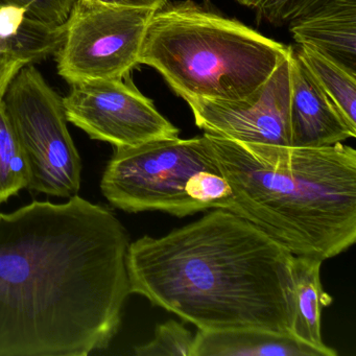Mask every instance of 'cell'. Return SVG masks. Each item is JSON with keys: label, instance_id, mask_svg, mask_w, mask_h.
<instances>
[{"label": "cell", "instance_id": "3", "mask_svg": "<svg viewBox=\"0 0 356 356\" xmlns=\"http://www.w3.org/2000/svg\"><path fill=\"white\" fill-rule=\"evenodd\" d=\"M232 191L226 211L255 225L293 255L324 260L356 241V151L258 145L204 134Z\"/></svg>", "mask_w": 356, "mask_h": 356}, {"label": "cell", "instance_id": "17", "mask_svg": "<svg viewBox=\"0 0 356 356\" xmlns=\"http://www.w3.org/2000/svg\"><path fill=\"white\" fill-rule=\"evenodd\" d=\"M195 335L176 321L158 325L155 337L149 343L135 347L138 356H193Z\"/></svg>", "mask_w": 356, "mask_h": 356}, {"label": "cell", "instance_id": "22", "mask_svg": "<svg viewBox=\"0 0 356 356\" xmlns=\"http://www.w3.org/2000/svg\"><path fill=\"white\" fill-rule=\"evenodd\" d=\"M0 55L7 56V57H10L9 54H8L7 47H6V45L3 44V42H0Z\"/></svg>", "mask_w": 356, "mask_h": 356}, {"label": "cell", "instance_id": "10", "mask_svg": "<svg viewBox=\"0 0 356 356\" xmlns=\"http://www.w3.org/2000/svg\"><path fill=\"white\" fill-rule=\"evenodd\" d=\"M289 124L291 147H318L355 138L341 111L293 51Z\"/></svg>", "mask_w": 356, "mask_h": 356}, {"label": "cell", "instance_id": "13", "mask_svg": "<svg viewBox=\"0 0 356 356\" xmlns=\"http://www.w3.org/2000/svg\"><path fill=\"white\" fill-rule=\"evenodd\" d=\"M322 264L316 258L293 255V314L289 332L299 341L322 350L327 356H335L337 352L325 345L322 339V309L332 303V297L325 293L321 281Z\"/></svg>", "mask_w": 356, "mask_h": 356}, {"label": "cell", "instance_id": "12", "mask_svg": "<svg viewBox=\"0 0 356 356\" xmlns=\"http://www.w3.org/2000/svg\"><path fill=\"white\" fill-rule=\"evenodd\" d=\"M193 356H327L291 333L262 329L197 331Z\"/></svg>", "mask_w": 356, "mask_h": 356}, {"label": "cell", "instance_id": "2", "mask_svg": "<svg viewBox=\"0 0 356 356\" xmlns=\"http://www.w3.org/2000/svg\"><path fill=\"white\" fill-rule=\"evenodd\" d=\"M293 255L245 218L222 209L161 237L129 245L131 293L199 330L291 333Z\"/></svg>", "mask_w": 356, "mask_h": 356}, {"label": "cell", "instance_id": "18", "mask_svg": "<svg viewBox=\"0 0 356 356\" xmlns=\"http://www.w3.org/2000/svg\"><path fill=\"white\" fill-rule=\"evenodd\" d=\"M237 3L257 12L270 24H291L324 3L325 0H236Z\"/></svg>", "mask_w": 356, "mask_h": 356}, {"label": "cell", "instance_id": "7", "mask_svg": "<svg viewBox=\"0 0 356 356\" xmlns=\"http://www.w3.org/2000/svg\"><path fill=\"white\" fill-rule=\"evenodd\" d=\"M149 8L91 5L78 0L58 49V74L72 84L129 76L139 64Z\"/></svg>", "mask_w": 356, "mask_h": 356}, {"label": "cell", "instance_id": "5", "mask_svg": "<svg viewBox=\"0 0 356 356\" xmlns=\"http://www.w3.org/2000/svg\"><path fill=\"white\" fill-rule=\"evenodd\" d=\"M101 189L124 211H162L179 218L214 209L229 195L205 135L115 147Z\"/></svg>", "mask_w": 356, "mask_h": 356}, {"label": "cell", "instance_id": "1", "mask_svg": "<svg viewBox=\"0 0 356 356\" xmlns=\"http://www.w3.org/2000/svg\"><path fill=\"white\" fill-rule=\"evenodd\" d=\"M129 245L109 209L78 195L0 213V356L106 349L131 295Z\"/></svg>", "mask_w": 356, "mask_h": 356}, {"label": "cell", "instance_id": "8", "mask_svg": "<svg viewBox=\"0 0 356 356\" xmlns=\"http://www.w3.org/2000/svg\"><path fill=\"white\" fill-rule=\"evenodd\" d=\"M62 99L67 122L114 147L176 138L180 133L129 76L72 84Z\"/></svg>", "mask_w": 356, "mask_h": 356}, {"label": "cell", "instance_id": "21", "mask_svg": "<svg viewBox=\"0 0 356 356\" xmlns=\"http://www.w3.org/2000/svg\"><path fill=\"white\" fill-rule=\"evenodd\" d=\"M166 1H168V0H145V3H147V7H149V9L154 10V11L163 7Z\"/></svg>", "mask_w": 356, "mask_h": 356}, {"label": "cell", "instance_id": "20", "mask_svg": "<svg viewBox=\"0 0 356 356\" xmlns=\"http://www.w3.org/2000/svg\"><path fill=\"white\" fill-rule=\"evenodd\" d=\"M83 1L91 5L107 6V7L149 8L145 3V0H83Z\"/></svg>", "mask_w": 356, "mask_h": 356}, {"label": "cell", "instance_id": "4", "mask_svg": "<svg viewBox=\"0 0 356 356\" xmlns=\"http://www.w3.org/2000/svg\"><path fill=\"white\" fill-rule=\"evenodd\" d=\"M293 49L191 1L156 10L139 64L187 99L234 102L255 92Z\"/></svg>", "mask_w": 356, "mask_h": 356}, {"label": "cell", "instance_id": "9", "mask_svg": "<svg viewBox=\"0 0 356 356\" xmlns=\"http://www.w3.org/2000/svg\"><path fill=\"white\" fill-rule=\"evenodd\" d=\"M291 57L281 62L268 81L245 99L234 102L187 99L195 124L213 136L291 147Z\"/></svg>", "mask_w": 356, "mask_h": 356}, {"label": "cell", "instance_id": "16", "mask_svg": "<svg viewBox=\"0 0 356 356\" xmlns=\"http://www.w3.org/2000/svg\"><path fill=\"white\" fill-rule=\"evenodd\" d=\"M3 93H0V204L30 183L28 159L6 112Z\"/></svg>", "mask_w": 356, "mask_h": 356}, {"label": "cell", "instance_id": "19", "mask_svg": "<svg viewBox=\"0 0 356 356\" xmlns=\"http://www.w3.org/2000/svg\"><path fill=\"white\" fill-rule=\"evenodd\" d=\"M76 3L78 0H0V5L24 8L53 28H65Z\"/></svg>", "mask_w": 356, "mask_h": 356}, {"label": "cell", "instance_id": "11", "mask_svg": "<svg viewBox=\"0 0 356 356\" xmlns=\"http://www.w3.org/2000/svg\"><path fill=\"white\" fill-rule=\"evenodd\" d=\"M289 26L300 47L314 49L356 76V0H325Z\"/></svg>", "mask_w": 356, "mask_h": 356}, {"label": "cell", "instance_id": "6", "mask_svg": "<svg viewBox=\"0 0 356 356\" xmlns=\"http://www.w3.org/2000/svg\"><path fill=\"white\" fill-rule=\"evenodd\" d=\"M3 101L28 159V189L53 197L78 195L82 160L68 131L62 97L33 64H26L10 81Z\"/></svg>", "mask_w": 356, "mask_h": 356}, {"label": "cell", "instance_id": "15", "mask_svg": "<svg viewBox=\"0 0 356 356\" xmlns=\"http://www.w3.org/2000/svg\"><path fill=\"white\" fill-rule=\"evenodd\" d=\"M296 53L356 132V76L309 47H300Z\"/></svg>", "mask_w": 356, "mask_h": 356}, {"label": "cell", "instance_id": "14", "mask_svg": "<svg viewBox=\"0 0 356 356\" xmlns=\"http://www.w3.org/2000/svg\"><path fill=\"white\" fill-rule=\"evenodd\" d=\"M65 28H53L24 8L0 5V42L13 59L34 64L57 53Z\"/></svg>", "mask_w": 356, "mask_h": 356}]
</instances>
